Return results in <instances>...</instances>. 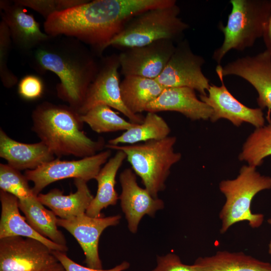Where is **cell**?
<instances>
[{"mask_svg": "<svg viewBox=\"0 0 271 271\" xmlns=\"http://www.w3.org/2000/svg\"><path fill=\"white\" fill-rule=\"evenodd\" d=\"M0 157L19 171L35 170L54 160V155L43 142L24 144L9 137L0 130Z\"/></svg>", "mask_w": 271, "mask_h": 271, "instance_id": "cell-19", "label": "cell"}, {"mask_svg": "<svg viewBox=\"0 0 271 271\" xmlns=\"http://www.w3.org/2000/svg\"><path fill=\"white\" fill-rule=\"evenodd\" d=\"M266 50L271 53V8L262 36Z\"/></svg>", "mask_w": 271, "mask_h": 271, "instance_id": "cell-35", "label": "cell"}, {"mask_svg": "<svg viewBox=\"0 0 271 271\" xmlns=\"http://www.w3.org/2000/svg\"><path fill=\"white\" fill-rule=\"evenodd\" d=\"M53 253L66 271H123L129 266V263L124 261L108 269L92 268L75 262L67 255L66 252L53 250Z\"/></svg>", "mask_w": 271, "mask_h": 271, "instance_id": "cell-34", "label": "cell"}, {"mask_svg": "<svg viewBox=\"0 0 271 271\" xmlns=\"http://www.w3.org/2000/svg\"><path fill=\"white\" fill-rule=\"evenodd\" d=\"M13 2L1 1L2 20L8 26L13 44L26 55L50 36L42 31L39 23L25 7Z\"/></svg>", "mask_w": 271, "mask_h": 271, "instance_id": "cell-16", "label": "cell"}, {"mask_svg": "<svg viewBox=\"0 0 271 271\" xmlns=\"http://www.w3.org/2000/svg\"><path fill=\"white\" fill-rule=\"evenodd\" d=\"M33 129L54 155L84 158L102 150L104 141H94L82 130L80 114L70 106L44 102L33 110Z\"/></svg>", "mask_w": 271, "mask_h": 271, "instance_id": "cell-3", "label": "cell"}, {"mask_svg": "<svg viewBox=\"0 0 271 271\" xmlns=\"http://www.w3.org/2000/svg\"><path fill=\"white\" fill-rule=\"evenodd\" d=\"M180 9L172 4L149 9L128 21L106 45L127 49L141 47L161 40L178 43L189 25L179 17Z\"/></svg>", "mask_w": 271, "mask_h": 271, "instance_id": "cell-4", "label": "cell"}, {"mask_svg": "<svg viewBox=\"0 0 271 271\" xmlns=\"http://www.w3.org/2000/svg\"><path fill=\"white\" fill-rule=\"evenodd\" d=\"M171 129L165 119L156 112H147L143 121L115 138L108 141V144H136L141 142L159 140L168 137Z\"/></svg>", "mask_w": 271, "mask_h": 271, "instance_id": "cell-26", "label": "cell"}, {"mask_svg": "<svg viewBox=\"0 0 271 271\" xmlns=\"http://www.w3.org/2000/svg\"><path fill=\"white\" fill-rule=\"evenodd\" d=\"M269 156H271V120L267 125L256 128L249 135L243 146L239 159L256 167L261 165L264 159Z\"/></svg>", "mask_w": 271, "mask_h": 271, "instance_id": "cell-28", "label": "cell"}, {"mask_svg": "<svg viewBox=\"0 0 271 271\" xmlns=\"http://www.w3.org/2000/svg\"><path fill=\"white\" fill-rule=\"evenodd\" d=\"M87 181L74 179L76 191L65 195L58 189H53L46 194L40 193L37 198L59 218L69 219L85 213L94 197Z\"/></svg>", "mask_w": 271, "mask_h": 271, "instance_id": "cell-21", "label": "cell"}, {"mask_svg": "<svg viewBox=\"0 0 271 271\" xmlns=\"http://www.w3.org/2000/svg\"><path fill=\"white\" fill-rule=\"evenodd\" d=\"M176 141L175 137L168 136L143 144L123 146L107 144L105 147L125 153L126 160L134 172L141 178L145 188L152 197L157 198L158 193L166 188L165 182L171 167L181 160V154L174 150Z\"/></svg>", "mask_w": 271, "mask_h": 271, "instance_id": "cell-6", "label": "cell"}, {"mask_svg": "<svg viewBox=\"0 0 271 271\" xmlns=\"http://www.w3.org/2000/svg\"><path fill=\"white\" fill-rule=\"evenodd\" d=\"M120 219V215L93 217L84 213L69 219L58 218L57 225L67 230L77 240L84 252L87 266L102 269L98 252L100 235L108 227L117 225Z\"/></svg>", "mask_w": 271, "mask_h": 271, "instance_id": "cell-14", "label": "cell"}, {"mask_svg": "<svg viewBox=\"0 0 271 271\" xmlns=\"http://www.w3.org/2000/svg\"><path fill=\"white\" fill-rule=\"evenodd\" d=\"M1 216L0 239L22 236L37 239L52 250L66 252L67 246L58 244L36 232L19 211V199L14 195L1 190Z\"/></svg>", "mask_w": 271, "mask_h": 271, "instance_id": "cell-20", "label": "cell"}, {"mask_svg": "<svg viewBox=\"0 0 271 271\" xmlns=\"http://www.w3.org/2000/svg\"><path fill=\"white\" fill-rule=\"evenodd\" d=\"M195 91L185 87L165 88L148 104L146 111H176L192 120L210 119L212 109L197 97Z\"/></svg>", "mask_w": 271, "mask_h": 271, "instance_id": "cell-18", "label": "cell"}, {"mask_svg": "<svg viewBox=\"0 0 271 271\" xmlns=\"http://www.w3.org/2000/svg\"><path fill=\"white\" fill-rule=\"evenodd\" d=\"M268 252L271 254V240L269 241L268 244Z\"/></svg>", "mask_w": 271, "mask_h": 271, "instance_id": "cell-37", "label": "cell"}, {"mask_svg": "<svg viewBox=\"0 0 271 271\" xmlns=\"http://www.w3.org/2000/svg\"><path fill=\"white\" fill-rule=\"evenodd\" d=\"M216 72L221 82V86L210 84L207 90L208 94L200 95V100L212 110L211 121L214 122L219 119L225 118L237 126L244 122L250 123L256 128L263 126L265 119L262 109L248 107L230 93L224 83L222 67L220 65L217 66Z\"/></svg>", "mask_w": 271, "mask_h": 271, "instance_id": "cell-13", "label": "cell"}, {"mask_svg": "<svg viewBox=\"0 0 271 271\" xmlns=\"http://www.w3.org/2000/svg\"><path fill=\"white\" fill-rule=\"evenodd\" d=\"M126 159V155L121 150L110 158L101 168L95 179L97 190L85 213L91 217H100L101 211L110 205L116 204L119 197L115 189L118 170Z\"/></svg>", "mask_w": 271, "mask_h": 271, "instance_id": "cell-22", "label": "cell"}, {"mask_svg": "<svg viewBox=\"0 0 271 271\" xmlns=\"http://www.w3.org/2000/svg\"><path fill=\"white\" fill-rule=\"evenodd\" d=\"M174 42L161 40L141 47L125 49L118 55L121 73L126 76L156 79L175 51Z\"/></svg>", "mask_w": 271, "mask_h": 271, "instance_id": "cell-12", "label": "cell"}, {"mask_svg": "<svg viewBox=\"0 0 271 271\" xmlns=\"http://www.w3.org/2000/svg\"><path fill=\"white\" fill-rule=\"evenodd\" d=\"M81 119L99 133L125 131L136 124L126 121L104 104L96 105L81 115Z\"/></svg>", "mask_w": 271, "mask_h": 271, "instance_id": "cell-27", "label": "cell"}, {"mask_svg": "<svg viewBox=\"0 0 271 271\" xmlns=\"http://www.w3.org/2000/svg\"><path fill=\"white\" fill-rule=\"evenodd\" d=\"M175 0H94L55 13L44 23L50 36L77 39L101 53L107 44L135 16L166 6Z\"/></svg>", "mask_w": 271, "mask_h": 271, "instance_id": "cell-1", "label": "cell"}, {"mask_svg": "<svg viewBox=\"0 0 271 271\" xmlns=\"http://www.w3.org/2000/svg\"><path fill=\"white\" fill-rule=\"evenodd\" d=\"M222 74L246 80L258 93L259 108L271 110V53L265 50L255 56L237 59L222 67Z\"/></svg>", "mask_w": 271, "mask_h": 271, "instance_id": "cell-17", "label": "cell"}, {"mask_svg": "<svg viewBox=\"0 0 271 271\" xmlns=\"http://www.w3.org/2000/svg\"><path fill=\"white\" fill-rule=\"evenodd\" d=\"M198 271H271V263L257 259L243 252L218 251L195 261Z\"/></svg>", "mask_w": 271, "mask_h": 271, "instance_id": "cell-24", "label": "cell"}, {"mask_svg": "<svg viewBox=\"0 0 271 271\" xmlns=\"http://www.w3.org/2000/svg\"><path fill=\"white\" fill-rule=\"evenodd\" d=\"M59 262L53 250L37 239H0V271H47Z\"/></svg>", "mask_w": 271, "mask_h": 271, "instance_id": "cell-8", "label": "cell"}, {"mask_svg": "<svg viewBox=\"0 0 271 271\" xmlns=\"http://www.w3.org/2000/svg\"><path fill=\"white\" fill-rule=\"evenodd\" d=\"M119 181L120 206L128 229L135 233L142 218L146 215L154 217L157 211L164 208V203L162 200L152 197L145 188L138 185L136 175L130 168L125 169L120 174Z\"/></svg>", "mask_w": 271, "mask_h": 271, "instance_id": "cell-15", "label": "cell"}, {"mask_svg": "<svg viewBox=\"0 0 271 271\" xmlns=\"http://www.w3.org/2000/svg\"><path fill=\"white\" fill-rule=\"evenodd\" d=\"M44 89V83L39 76L28 74L24 76L19 81L18 92L22 98L33 100L42 96Z\"/></svg>", "mask_w": 271, "mask_h": 271, "instance_id": "cell-32", "label": "cell"}, {"mask_svg": "<svg viewBox=\"0 0 271 271\" xmlns=\"http://www.w3.org/2000/svg\"><path fill=\"white\" fill-rule=\"evenodd\" d=\"M219 188L226 198L219 214L220 233H225L231 226L240 222L246 221L252 228L262 225L264 215L252 213L250 206L258 193L271 189V177L261 175L255 167L244 165L235 179L222 180Z\"/></svg>", "mask_w": 271, "mask_h": 271, "instance_id": "cell-5", "label": "cell"}, {"mask_svg": "<svg viewBox=\"0 0 271 271\" xmlns=\"http://www.w3.org/2000/svg\"><path fill=\"white\" fill-rule=\"evenodd\" d=\"M12 40L6 23L1 20L0 22V77L4 86L11 88L18 82V78L8 68L9 54Z\"/></svg>", "mask_w": 271, "mask_h": 271, "instance_id": "cell-30", "label": "cell"}, {"mask_svg": "<svg viewBox=\"0 0 271 271\" xmlns=\"http://www.w3.org/2000/svg\"><path fill=\"white\" fill-rule=\"evenodd\" d=\"M25 175L8 164H0V188L19 200L29 198L35 195ZM36 196V195H35Z\"/></svg>", "mask_w": 271, "mask_h": 271, "instance_id": "cell-29", "label": "cell"}, {"mask_svg": "<svg viewBox=\"0 0 271 271\" xmlns=\"http://www.w3.org/2000/svg\"><path fill=\"white\" fill-rule=\"evenodd\" d=\"M165 88L156 79L126 76L120 83L122 100L135 114L146 111L148 104L156 99Z\"/></svg>", "mask_w": 271, "mask_h": 271, "instance_id": "cell-23", "label": "cell"}, {"mask_svg": "<svg viewBox=\"0 0 271 271\" xmlns=\"http://www.w3.org/2000/svg\"><path fill=\"white\" fill-rule=\"evenodd\" d=\"M43 205L35 195L26 199L19 200L20 210L24 214L27 222L36 232L58 244L67 246L64 234L58 228V218Z\"/></svg>", "mask_w": 271, "mask_h": 271, "instance_id": "cell-25", "label": "cell"}, {"mask_svg": "<svg viewBox=\"0 0 271 271\" xmlns=\"http://www.w3.org/2000/svg\"><path fill=\"white\" fill-rule=\"evenodd\" d=\"M152 271H198L197 265L183 263L177 255L170 253L158 256L157 265Z\"/></svg>", "mask_w": 271, "mask_h": 271, "instance_id": "cell-33", "label": "cell"}, {"mask_svg": "<svg viewBox=\"0 0 271 271\" xmlns=\"http://www.w3.org/2000/svg\"><path fill=\"white\" fill-rule=\"evenodd\" d=\"M120 67L118 55H112L103 59L78 111L80 114H84L96 105L104 104L119 111L132 123L140 124L143 121L144 116L133 114L123 103L118 72Z\"/></svg>", "mask_w": 271, "mask_h": 271, "instance_id": "cell-9", "label": "cell"}, {"mask_svg": "<svg viewBox=\"0 0 271 271\" xmlns=\"http://www.w3.org/2000/svg\"><path fill=\"white\" fill-rule=\"evenodd\" d=\"M205 60L192 51L187 40L177 43L161 74L156 79L164 87H189L206 95L209 80L203 73Z\"/></svg>", "mask_w": 271, "mask_h": 271, "instance_id": "cell-11", "label": "cell"}, {"mask_svg": "<svg viewBox=\"0 0 271 271\" xmlns=\"http://www.w3.org/2000/svg\"><path fill=\"white\" fill-rule=\"evenodd\" d=\"M110 149L76 161L54 159L33 170H26L24 175L34 183L32 190L38 196L46 186L57 181L73 178L86 181L95 179L101 166L110 159Z\"/></svg>", "mask_w": 271, "mask_h": 271, "instance_id": "cell-10", "label": "cell"}, {"mask_svg": "<svg viewBox=\"0 0 271 271\" xmlns=\"http://www.w3.org/2000/svg\"><path fill=\"white\" fill-rule=\"evenodd\" d=\"M230 3L232 9L226 25H219L223 43L212 55L218 65L231 49L243 51L262 37L271 8L268 0H231Z\"/></svg>", "mask_w": 271, "mask_h": 271, "instance_id": "cell-7", "label": "cell"}, {"mask_svg": "<svg viewBox=\"0 0 271 271\" xmlns=\"http://www.w3.org/2000/svg\"><path fill=\"white\" fill-rule=\"evenodd\" d=\"M267 223L271 226V218H268L267 220Z\"/></svg>", "mask_w": 271, "mask_h": 271, "instance_id": "cell-38", "label": "cell"}, {"mask_svg": "<svg viewBox=\"0 0 271 271\" xmlns=\"http://www.w3.org/2000/svg\"><path fill=\"white\" fill-rule=\"evenodd\" d=\"M86 45L76 38L50 36L26 54L31 67L39 73L49 71L60 79L58 96L78 112L99 65Z\"/></svg>", "mask_w": 271, "mask_h": 271, "instance_id": "cell-2", "label": "cell"}, {"mask_svg": "<svg viewBox=\"0 0 271 271\" xmlns=\"http://www.w3.org/2000/svg\"><path fill=\"white\" fill-rule=\"evenodd\" d=\"M16 3L30 8L46 19L51 15L85 3L86 0H15Z\"/></svg>", "mask_w": 271, "mask_h": 271, "instance_id": "cell-31", "label": "cell"}, {"mask_svg": "<svg viewBox=\"0 0 271 271\" xmlns=\"http://www.w3.org/2000/svg\"><path fill=\"white\" fill-rule=\"evenodd\" d=\"M47 271H66L62 265L59 262L56 265Z\"/></svg>", "mask_w": 271, "mask_h": 271, "instance_id": "cell-36", "label": "cell"}]
</instances>
